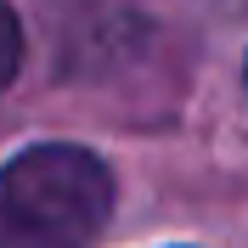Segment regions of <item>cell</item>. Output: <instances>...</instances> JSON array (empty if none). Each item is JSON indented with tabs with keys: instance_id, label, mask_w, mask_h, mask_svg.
Segmentation results:
<instances>
[{
	"instance_id": "obj_1",
	"label": "cell",
	"mask_w": 248,
	"mask_h": 248,
	"mask_svg": "<svg viewBox=\"0 0 248 248\" xmlns=\"http://www.w3.org/2000/svg\"><path fill=\"white\" fill-rule=\"evenodd\" d=\"M113 215V175L68 141L17 153L0 170V248H91Z\"/></svg>"
},
{
	"instance_id": "obj_2",
	"label": "cell",
	"mask_w": 248,
	"mask_h": 248,
	"mask_svg": "<svg viewBox=\"0 0 248 248\" xmlns=\"http://www.w3.org/2000/svg\"><path fill=\"white\" fill-rule=\"evenodd\" d=\"M17 57H23V34H17V17H12V6L0 0V91L12 85V74H17Z\"/></svg>"
}]
</instances>
